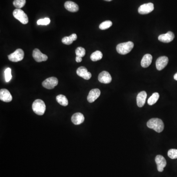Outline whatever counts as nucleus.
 <instances>
[{
	"label": "nucleus",
	"instance_id": "nucleus-24",
	"mask_svg": "<svg viewBox=\"0 0 177 177\" xmlns=\"http://www.w3.org/2000/svg\"><path fill=\"white\" fill-rule=\"evenodd\" d=\"M26 2V0H14L13 4L16 8L20 9L25 5Z\"/></svg>",
	"mask_w": 177,
	"mask_h": 177
},
{
	"label": "nucleus",
	"instance_id": "nucleus-22",
	"mask_svg": "<svg viewBox=\"0 0 177 177\" xmlns=\"http://www.w3.org/2000/svg\"><path fill=\"white\" fill-rule=\"evenodd\" d=\"M102 57H103V55L102 52L97 50L91 54L90 58L91 61L96 62V61H99L100 60L102 59Z\"/></svg>",
	"mask_w": 177,
	"mask_h": 177
},
{
	"label": "nucleus",
	"instance_id": "nucleus-26",
	"mask_svg": "<svg viewBox=\"0 0 177 177\" xmlns=\"http://www.w3.org/2000/svg\"><path fill=\"white\" fill-rule=\"evenodd\" d=\"M75 53L76 56L82 58L84 57L86 54V51L84 48L82 47H78L76 48L75 50Z\"/></svg>",
	"mask_w": 177,
	"mask_h": 177
},
{
	"label": "nucleus",
	"instance_id": "nucleus-23",
	"mask_svg": "<svg viewBox=\"0 0 177 177\" xmlns=\"http://www.w3.org/2000/svg\"><path fill=\"white\" fill-rule=\"evenodd\" d=\"M159 95L158 93H154L152 95V96L148 98V103L149 105H153L157 102L159 99Z\"/></svg>",
	"mask_w": 177,
	"mask_h": 177
},
{
	"label": "nucleus",
	"instance_id": "nucleus-4",
	"mask_svg": "<svg viewBox=\"0 0 177 177\" xmlns=\"http://www.w3.org/2000/svg\"><path fill=\"white\" fill-rule=\"evenodd\" d=\"M13 15L16 19L23 24H27L29 22V19L26 14L22 9L16 8L13 12Z\"/></svg>",
	"mask_w": 177,
	"mask_h": 177
},
{
	"label": "nucleus",
	"instance_id": "nucleus-25",
	"mask_svg": "<svg viewBox=\"0 0 177 177\" xmlns=\"http://www.w3.org/2000/svg\"><path fill=\"white\" fill-rule=\"evenodd\" d=\"M112 22H111V21H105L104 22H103L100 24L99 28L101 30H106V29L109 28L110 27L112 26Z\"/></svg>",
	"mask_w": 177,
	"mask_h": 177
},
{
	"label": "nucleus",
	"instance_id": "nucleus-14",
	"mask_svg": "<svg viewBox=\"0 0 177 177\" xmlns=\"http://www.w3.org/2000/svg\"><path fill=\"white\" fill-rule=\"evenodd\" d=\"M100 95H101V91L98 89H92L89 93L87 97V100L90 103H92L98 98Z\"/></svg>",
	"mask_w": 177,
	"mask_h": 177
},
{
	"label": "nucleus",
	"instance_id": "nucleus-21",
	"mask_svg": "<svg viewBox=\"0 0 177 177\" xmlns=\"http://www.w3.org/2000/svg\"><path fill=\"white\" fill-rule=\"evenodd\" d=\"M56 101L60 105L66 106L69 104L68 99L64 95H59L56 97Z\"/></svg>",
	"mask_w": 177,
	"mask_h": 177
},
{
	"label": "nucleus",
	"instance_id": "nucleus-15",
	"mask_svg": "<svg viewBox=\"0 0 177 177\" xmlns=\"http://www.w3.org/2000/svg\"><path fill=\"white\" fill-rule=\"evenodd\" d=\"M0 100L5 102H9L13 100V97L8 90L3 89L0 90Z\"/></svg>",
	"mask_w": 177,
	"mask_h": 177
},
{
	"label": "nucleus",
	"instance_id": "nucleus-27",
	"mask_svg": "<svg viewBox=\"0 0 177 177\" xmlns=\"http://www.w3.org/2000/svg\"><path fill=\"white\" fill-rule=\"evenodd\" d=\"M11 69L7 68L5 71V80L7 82H8L12 79V75L11 74Z\"/></svg>",
	"mask_w": 177,
	"mask_h": 177
},
{
	"label": "nucleus",
	"instance_id": "nucleus-29",
	"mask_svg": "<svg viewBox=\"0 0 177 177\" xmlns=\"http://www.w3.org/2000/svg\"><path fill=\"white\" fill-rule=\"evenodd\" d=\"M168 156L171 159H177V149L172 148L168 152Z\"/></svg>",
	"mask_w": 177,
	"mask_h": 177
},
{
	"label": "nucleus",
	"instance_id": "nucleus-17",
	"mask_svg": "<svg viewBox=\"0 0 177 177\" xmlns=\"http://www.w3.org/2000/svg\"><path fill=\"white\" fill-rule=\"evenodd\" d=\"M146 92L145 91H142L140 92L137 96V104L139 107H142L144 106L146 100Z\"/></svg>",
	"mask_w": 177,
	"mask_h": 177
},
{
	"label": "nucleus",
	"instance_id": "nucleus-3",
	"mask_svg": "<svg viewBox=\"0 0 177 177\" xmlns=\"http://www.w3.org/2000/svg\"><path fill=\"white\" fill-rule=\"evenodd\" d=\"M34 112L38 115H43L46 110V105L44 101L41 100H36L32 105Z\"/></svg>",
	"mask_w": 177,
	"mask_h": 177
},
{
	"label": "nucleus",
	"instance_id": "nucleus-19",
	"mask_svg": "<svg viewBox=\"0 0 177 177\" xmlns=\"http://www.w3.org/2000/svg\"><path fill=\"white\" fill-rule=\"evenodd\" d=\"M152 59H153V57L151 54H147L144 55L141 62V66L143 68H148L151 64Z\"/></svg>",
	"mask_w": 177,
	"mask_h": 177
},
{
	"label": "nucleus",
	"instance_id": "nucleus-31",
	"mask_svg": "<svg viewBox=\"0 0 177 177\" xmlns=\"http://www.w3.org/2000/svg\"><path fill=\"white\" fill-rule=\"evenodd\" d=\"M174 78L175 80H177V72L174 75Z\"/></svg>",
	"mask_w": 177,
	"mask_h": 177
},
{
	"label": "nucleus",
	"instance_id": "nucleus-30",
	"mask_svg": "<svg viewBox=\"0 0 177 177\" xmlns=\"http://www.w3.org/2000/svg\"><path fill=\"white\" fill-rule=\"evenodd\" d=\"M75 60L77 63H80V62H82V58L80 57L76 56Z\"/></svg>",
	"mask_w": 177,
	"mask_h": 177
},
{
	"label": "nucleus",
	"instance_id": "nucleus-32",
	"mask_svg": "<svg viewBox=\"0 0 177 177\" xmlns=\"http://www.w3.org/2000/svg\"><path fill=\"white\" fill-rule=\"evenodd\" d=\"M105 1H106L110 2L112 1V0H105Z\"/></svg>",
	"mask_w": 177,
	"mask_h": 177
},
{
	"label": "nucleus",
	"instance_id": "nucleus-2",
	"mask_svg": "<svg viewBox=\"0 0 177 177\" xmlns=\"http://www.w3.org/2000/svg\"><path fill=\"white\" fill-rule=\"evenodd\" d=\"M134 47V44L132 41L124 42L117 46V51L121 55H126L132 51Z\"/></svg>",
	"mask_w": 177,
	"mask_h": 177
},
{
	"label": "nucleus",
	"instance_id": "nucleus-12",
	"mask_svg": "<svg viewBox=\"0 0 177 177\" xmlns=\"http://www.w3.org/2000/svg\"><path fill=\"white\" fill-rule=\"evenodd\" d=\"M98 79L102 83L109 84L112 81V77L108 72L103 71L99 74Z\"/></svg>",
	"mask_w": 177,
	"mask_h": 177
},
{
	"label": "nucleus",
	"instance_id": "nucleus-11",
	"mask_svg": "<svg viewBox=\"0 0 177 177\" xmlns=\"http://www.w3.org/2000/svg\"><path fill=\"white\" fill-rule=\"evenodd\" d=\"M76 73L78 75L85 80H89L91 77V73L89 72L87 69L84 66H80L78 68Z\"/></svg>",
	"mask_w": 177,
	"mask_h": 177
},
{
	"label": "nucleus",
	"instance_id": "nucleus-1",
	"mask_svg": "<svg viewBox=\"0 0 177 177\" xmlns=\"http://www.w3.org/2000/svg\"><path fill=\"white\" fill-rule=\"evenodd\" d=\"M148 128L154 129L158 133H160L164 130V125L161 119L159 118H152L150 119L147 123Z\"/></svg>",
	"mask_w": 177,
	"mask_h": 177
},
{
	"label": "nucleus",
	"instance_id": "nucleus-9",
	"mask_svg": "<svg viewBox=\"0 0 177 177\" xmlns=\"http://www.w3.org/2000/svg\"><path fill=\"white\" fill-rule=\"evenodd\" d=\"M33 57L36 62H41L47 61L48 57L45 54H43L38 48L34 49L33 52Z\"/></svg>",
	"mask_w": 177,
	"mask_h": 177
},
{
	"label": "nucleus",
	"instance_id": "nucleus-20",
	"mask_svg": "<svg viewBox=\"0 0 177 177\" xmlns=\"http://www.w3.org/2000/svg\"><path fill=\"white\" fill-rule=\"evenodd\" d=\"M77 36L75 34H71L69 37H65L62 39V41L63 44L66 45H70L72 44L73 41L76 40Z\"/></svg>",
	"mask_w": 177,
	"mask_h": 177
},
{
	"label": "nucleus",
	"instance_id": "nucleus-28",
	"mask_svg": "<svg viewBox=\"0 0 177 177\" xmlns=\"http://www.w3.org/2000/svg\"><path fill=\"white\" fill-rule=\"evenodd\" d=\"M50 23V20L49 18H45L44 19H40L37 21V24L39 25H47Z\"/></svg>",
	"mask_w": 177,
	"mask_h": 177
},
{
	"label": "nucleus",
	"instance_id": "nucleus-13",
	"mask_svg": "<svg viewBox=\"0 0 177 177\" xmlns=\"http://www.w3.org/2000/svg\"><path fill=\"white\" fill-rule=\"evenodd\" d=\"M174 38H175V35L174 33L169 31L165 34H162L159 35L158 39L161 42H164V43H169L173 41Z\"/></svg>",
	"mask_w": 177,
	"mask_h": 177
},
{
	"label": "nucleus",
	"instance_id": "nucleus-10",
	"mask_svg": "<svg viewBox=\"0 0 177 177\" xmlns=\"http://www.w3.org/2000/svg\"><path fill=\"white\" fill-rule=\"evenodd\" d=\"M168 57L166 56H161L157 59L156 61V67L158 70H161L165 68L168 63Z\"/></svg>",
	"mask_w": 177,
	"mask_h": 177
},
{
	"label": "nucleus",
	"instance_id": "nucleus-6",
	"mask_svg": "<svg viewBox=\"0 0 177 177\" xmlns=\"http://www.w3.org/2000/svg\"><path fill=\"white\" fill-rule=\"evenodd\" d=\"M58 84V80L55 77H51L45 79L42 82L43 87L47 89H53Z\"/></svg>",
	"mask_w": 177,
	"mask_h": 177
},
{
	"label": "nucleus",
	"instance_id": "nucleus-5",
	"mask_svg": "<svg viewBox=\"0 0 177 177\" xmlns=\"http://www.w3.org/2000/svg\"><path fill=\"white\" fill-rule=\"evenodd\" d=\"M24 52L21 49H17L13 53L8 55L9 61L13 62H18L22 61L24 58Z\"/></svg>",
	"mask_w": 177,
	"mask_h": 177
},
{
	"label": "nucleus",
	"instance_id": "nucleus-18",
	"mask_svg": "<svg viewBox=\"0 0 177 177\" xmlns=\"http://www.w3.org/2000/svg\"><path fill=\"white\" fill-rule=\"evenodd\" d=\"M65 7L69 12L75 13L79 10V7L76 3L72 1H67L65 3Z\"/></svg>",
	"mask_w": 177,
	"mask_h": 177
},
{
	"label": "nucleus",
	"instance_id": "nucleus-16",
	"mask_svg": "<svg viewBox=\"0 0 177 177\" xmlns=\"http://www.w3.org/2000/svg\"><path fill=\"white\" fill-rule=\"evenodd\" d=\"M84 116L81 113H75L71 117V121L74 125H80L84 122Z\"/></svg>",
	"mask_w": 177,
	"mask_h": 177
},
{
	"label": "nucleus",
	"instance_id": "nucleus-7",
	"mask_svg": "<svg viewBox=\"0 0 177 177\" xmlns=\"http://www.w3.org/2000/svg\"><path fill=\"white\" fill-rule=\"evenodd\" d=\"M155 161L157 164L158 171L160 172L164 171V168L167 164L165 159L162 155H158L155 157Z\"/></svg>",
	"mask_w": 177,
	"mask_h": 177
},
{
	"label": "nucleus",
	"instance_id": "nucleus-8",
	"mask_svg": "<svg viewBox=\"0 0 177 177\" xmlns=\"http://www.w3.org/2000/svg\"><path fill=\"white\" fill-rule=\"evenodd\" d=\"M154 9V5L152 3H145L141 5L138 8L139 13L141 14H147L151 13Z\"/></svg>",
	"mask_w": 177,
	"mask_h": 177
}]
</instances>
